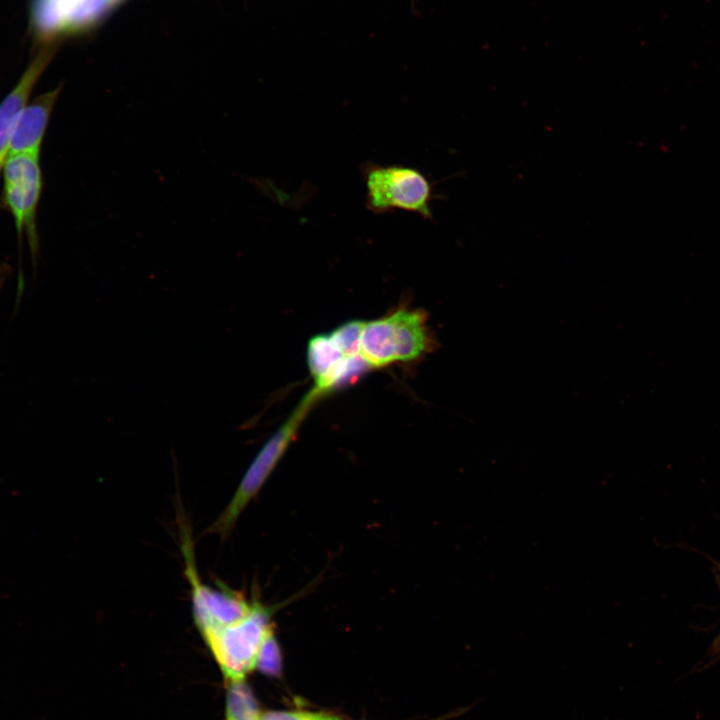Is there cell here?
<instances>
[{
    "mask_svg": "<svg viewBox=\"0 0 720 720\" xmlns=\"http://www.w3.org/2000/svg\"><path fill=\"white\" fill-rule=\"evenodd\" d=\"M360 172L366 189L365 207L373 214L401 210L433 219V184L418 168L366 161Z\"/></svg>",
    "mask_w": 720,
    "mask_h": 720,
    "instance_id": "cell-1",
    "label": "cell"
},
{
    "mask_svg": "<svg viewBox=\"0 0 720 720\" xmlns=\"http://www.w3.org/2000/svg\"><path fill=\"white\" fill-rule=\"evenodd\" d=\"M432 339L425 313L398 309L386 316L364 322L360 354L371 367L414 361L431 348Z\"/></svg>",
    "mask_w": 720,
    "mask_h": 720,
    "instance_id": "cell-2",
    "label": "cell"
},
{
    "mask_svg": "<svg viewBox=\"0 0 720 720\" xmlns=\"http://www.w3.org/2000/svg\"><path fill=\"white\" fill-rule=\"evenodd\" d=\"M278 607L267 606L257 599L245 618L201 634L231 682L243 680L256 667L261 646L274 633L272 616Z\"/></svg>",
    "mask_w": 720,
    "mask_h": 720,
    "instance_id": "cell-3",
    "label": "cell"
},
{
    "mask_svg": "<svg viewBox=\"0 0 720 720\" xmlns=\"http://www.w3.org/2000/svg\"><path fill=\"white\" fill-rule=\"evenodd\" d=\"M320 394L321 392L314 387L305 395L290 417L265 442L245 472L230 502L208 528L209 533L226 537L231 532L243 510L257 496L275 469L294 438L300 422Z\"/></svg>",
    "mask_w": 720,
    "mask_h": 720,
    "instance_id": "cell-4",
    "label": "cell"
},
{
    "mask_svg": "<svg viewBox=\"0 0 720 720\" xmlns=\"http://www.w3.org/2000/svg\"><path fill=\"white\" fill-rule=\"evenodd\" d=\"M0 176L2 200L14 220L17 234L25 235L35 253L39 244L36 216L43 187L40 155H8Z\"/></svg>",
    "mask_w": 720,
    "mask_h": 720,
    "instance_id": "cell-5",
    "label": "cell"
},
{
    "mask_svg": "<svg viewBox=\"0 0 720 720\" xmlns=\"http://www.w3.org/2000/svg\"><path fill=\"white\" fill-rule=\"evenodd\" d=\"M307 361L315 382L314 387L321 393L346 384L367 368H372L361 354L354 357L344 355L329 334L317 335L310 339Z\"/></svg>",
    "mask_w": 720,
    "mask_h": 720,
    "instance_id": "cell-6",
    "label": "cell"
},
{
    "mask_svg": "<svg viewBox=\"0 0 720 720\" xmlns=\"http://www.w3.org/2000/svg\"><path fill=\"white\" fill-rule=\"evenodd\" d=\"M111 0H35L34 23L42 34L78 31L96 22Z\"/></svg>",
    "mask_w": 720,
    "mask_h": 720,
    "instance_id": "cell-7",
    "label": "cell"
},
{
    "mask_svg": "<svg viewBox=\"0 0 720 720\" xmlns=\"http://www.w3.org/2000/svg\"><path fill=\"white\" fill-rule=\"evenodd\" d=\"M61 91L45 92L24 107L9 142V154H39L55 103Z\"/></svg>",
    "mask_w": 720,
    "mask_h": 720,
    "instance_id": "cell-8",
    "label": "cell"
},
{
    "mask_svg": "<svg viewBox=\"0 0 720 720\" xmlns=\"http://www.w3.org/2000/svg\"><path fill=\"white\" fill-rule=\"evenodd\" d=\"M51 54L40 52L26 68L13 89L0 102V175L9 154V142L16 121L28 104L40 75L49 63Z\"/></svg>",
    "mask_w": 720,
    "mask_h": 720,
    "instance_id": "cell-9",
    "label": "cell"
},
{
    "mask_svg": "<svg viewBox=\"0 0 720 720\" xmlns=\"http://www.w3.org/2000/svg\"><path fill=\"white\" fill-rule=\"evenodd\" d=\"M257 704L250 689L241 681L231 682L227 695V720H259Z\"/></svg>",
    "mask_w": 720,
    "mask_h": 720,
    "instance_id": "cell-10",
    "label": "cell"
},
{
    "mask_svg": "<svg viewBox=\"0 0 720 720\" xmlns=\"http://www.w3.org/2000/svg\"><path fill=\"white\" fill-rule=\"evenodd\" d=\"M364 322L352 320L329 333L336 347L347 357L360 355V339Z\"/></svg>",
    "mask_w": 720,
    "mask_h": 720,
    "instance_id": "cell-11",
    "label": "cell"
},
{
    "mask_svg": "<svg viewBox=\"0 0 720 720\" xmlns=\"http://www.w3.org/2000/svg\"><path fill=\"white\" fill-rule=\"evenodd\" d=\"M256 668L270 676H278L281 672V653L274 633L269 635L260 648Z\"/></svg>",
    "mask_w": 720,
    "mask_h": 720,
    "instance_id": "cell-12",
    "label": "cell"
},
{
    "mask_svg": "<svg viewBox=\"0 0 720 720\" xmlns=\"http://www.w3.org/2000/svg\"><path fill=\"white\" fill-rule=\"evenodd\" d=\"M259 720H339L336 717L311 712H267L260 715Z\"/></svg>",
    "mask_w": 720,
    "mask_h": 720,
    "instance_id": "cell-13",
    "label": "cell"
},
{
    "mask_svg": "<svg viewBox=\"0 0 720 720\" xmlns=\"http://www.w3.org/2000/svg\"><path fill=\"white\" fill-rule=\"evenodd\" d=\"M119 0H111L112 4L118 2Z\"/></svg>",
    "mask_w": 720,
    "mask_h": 720,
    "instance_id": "cell-14",
    "label": "cell"
}]
</instances>
